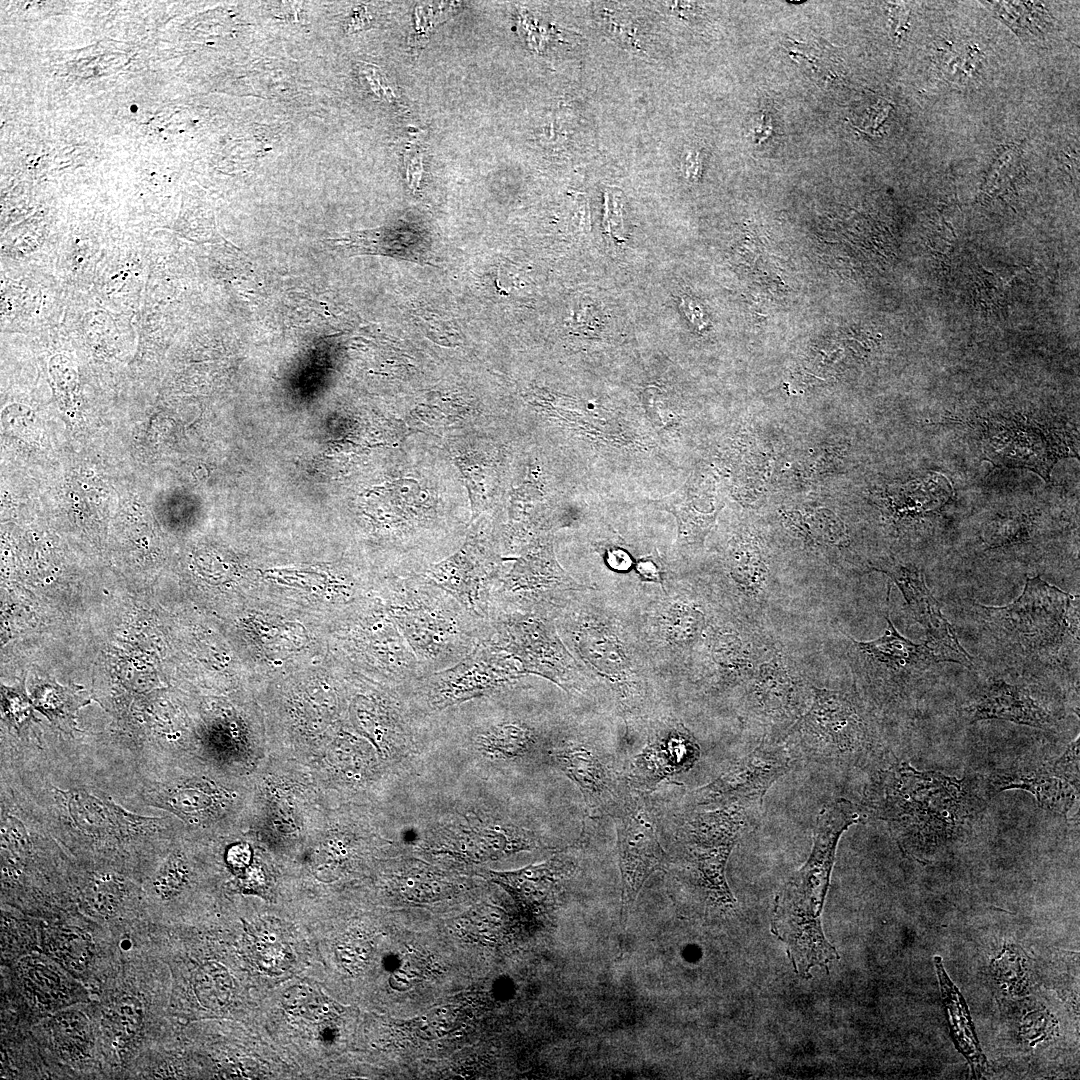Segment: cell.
<instances>
[{
  "label": "cell",
  "mask_w": 1080,
  "mask_h": 1080,
  "mask_svg": "<svg viewBox=\"0 0 1080 1080\" xmlns=\"http://www.w3.org/2000/svg\"><path fill=\"white\" fill-rule=\"evenodd\" d=\"M864 817L863 808L844 798L825 805L816 820L808 859L775 898L770 930L785 945L800 977L810 978L814 968L828 972L839 958L824 935L821 913L840 837Z\"/></svg>",
  "instance_id": "cell-1"
},
{
  "label": "cell",
  "mask_w": 1080,
  "mask_h": 1080,
  "mask_svg": "<svg viewBox=\"0 0 1080 1080\" xmlns=\"http://www.w3.org/2000/svg\"><path fill=\"white\" fill-rule=\"evenodd\" d=\"M983 638L1007 666L1055 671L1078 666L1079 605L1076 597L1039 576L1004 606L974 603Z\"/></svg>",
  "instance_id": "cell-2"
},
{
  "label": "cell",
  "mask_w": 1080,
  "mask_h": 1080,
  "mask_svg": "<svg viewBox=\"0 0 1080 1080\" xmlns=\"http://www.w3.org/2000/svg\"><path fill=\"white\" fill-rule=\"evenodd\" d=\"M976 800L965 780L901 763L877 776L865 806L908 853L924 857L960 836L979 808Z\"/></svg>",
  "instance_id": "cell-3"
},
{
  "label": "cell",
  "mask_w": 1080,
  "mask_h": 1080,
  "mask_svg": "<svg viewBox=\"0 0 1080 1080\" xmlns=\"http://www.w3.org/2000/svg\"><path fill=\"white\" fill-rule=\"evenodd\" d=\"M389 608L425 673L457 663L491 636L488 621L466 610L424 573L393 583Z\"/></svg>",
  "instance_id": "cell-4"
},
{
  "label": "cell",
  "mask_w": 1080,
  "mask_h": 1080,
  "mask_svg": "<svg viewBox=\"0 0 1080 1080\" xmlns=\"http://www.w3.org/2000/svg\"><path fill=\"white\" fill-rule=\"evenodd\" d=\"M762 806L730 804L684 817L676 839L690 886L706 909L726 912L735 906L726 865L740 838L758 826Z\"/></svg>",
  "instance_id": "cell-5"
},
{
  "label": "cell",
  "mask_w": 1080,
  "mask_h": 1080,
  "mask_svg": "<svg viewBox=\"0 0 1080 1080\" xmlns=\"http://www.w3.org/2000/svg\"><path fill=\"white\" fill-rule=\"evenodd\" d=\"M524 675L492 636L447 668L420 675L409 687L420 708L441 711L502 691Z\"/></svg>",
  "instance_id": "cell-6"
},
{
  "label": "cell",
  "mask_w": 1080,
  "mask_h": 1080,
  "mask_svg": "<svg viewBox=\"0 0 1080 1080\" xmlns=\"http://www.w3.org/2000/svg\"><path fill=\"white\" fill-rule=\"evenodd\" d=\"M498 535L490 521H478L457 551L424 572L466 610L485 621L494 591L506 572L499 554L501 536Z\"/></svg>",
  "instance_id": "cell-7"
},
{
  "label": "cell",
  "mask_w": 1080,
  "mask_h": 1080,
  "mask_svg": "<svg viewBox=\"0 0 1080 1080\" xmlns=\"http://www.w3.org/2000/svg\"><path fill=\"white\" fill-rule=\"evenodd\" d=\"M795 758L843 764L857 758L867 743L856 706L840 692L814 688L811 706L788 734Z\"/></svg>",
  "instance_id": "cell-8"
},
{
  "label": "cell",
  "mask_w": 1080,
  "mask_h": 1080,
  "mask_svg": "<svg viewBox=\"0 0 1080 1080\" xmlns=\"http://www.w3.org/2000/svg\"><path fill=\"white\" fill-rule=\"evenodd\" d=\"M796 760L787 743L763 742L710 783L694 790L689 804L700 810L763 803L768 789Z\"/></svg>",
  "instance_id": "cell-9"
},
{
  "label": "cell",
  "mask_w": 1080,
  "mask_h": 1080,
  "mask_svg": "<svg viewBox=\"0 0 1080 1080\" xmlns=\"http://www.w3.org/2000/svg\"><path fill=\"white\" fill-rule=\"evenodd\" d=\"M514 560L494 591L490 607L546 608L575 587L558 563L549 537L530 540Z\"/></svg>",
  "instance_id": "cell-10"
},
{
  "label": "cell",
  "mask_w": 1080,
  "mask_h": 1080,
  "mask_svg": "<svg viewBox=\"0 0 1080 1080\" xmlns=\"http://www.w3.org/2000/svg\"><path fill=\"white\" fill-rule=\"evenodd\" d=\"M617 818V846L621 872V923L624 926L648 877L667 865L653 820L638 800L627 798L613 815Z\"/></svg>",
  "instance_id": "cell-11"
},
{
  "label": "cell",
  "mask_w": 1080,
  "mask_h": 1080,
  "mask_svg": "<svg viewBox=\"0 0 1080 1080\" xmlns=\"http://www.w3.org/2000/svg\"><path fill=\"white\" fill-rule=\"evenodd\" d=\"M987 785L992 793L1007 789L1026 790L1035 796L1041 807L1065 816L1079 791V738L1056 759L992 773Z\"/></svg>",
  "instance_id": "cell-12"
},
{
  "label": "cell",
  "mask_w": 1080,
  "mask_h": 1080,
  "mask_svg": "<svg viewBox=\"0 0 1080 1080\" xmlns=\"http://www.w3.org/2000/svg\"><path fill=\"white\" fill-rule=\"evenodd\" d=\"M873 569L889 576L898 586L913 618L922 626L924 643L942 662L973 667L970 655L962 648L953 627L941 613L940 606L930 592L920 569L901 564Z\"/></svg>",
  "instance_id": "cell-13"
},
{
  "label": "cell",
  "mask_w": 1080,
  "mask_h": 1080,
  "mask_svg": "<svg viewBox=\"0 0 1080 1080\" xmlns=\"http://www.w3.org/2000/svg\"><path fill=\"white\" fill-rule=\"evenodd\" d=\"M553 756L579 788L592 813L613 816L626 801L623 778L607 754L585 742H568L558 747Z\"/></svg>",
  "instance_id": "cell-14"
},
{
  "label": "cell",
  "mask_w": 1080,
  "mask_h": 1080,
  "mask_svg": "<svg viewBox=\"0 0 1080 1080\" xmlns=\"http://www.w3.org/2000/svg\"><path fill=\"white\" fill-rule=\"evenodd\" d=\"M699 756V746L687 730L662 729L633 758L627 781L638 790L653 789L665 778L688 771Z\"/></svg>",
  "instance_id": "cell-15"
},
{
  "label": "cell",
  "mask_w": 1080,
  "mask_h": 1080,
  "mask_svg": "<svg viewBox=\"0 0 1080 1080\" xmlns=\"http://www.w3.org/2000/svg\"><path fill=\"white\" fill-rule=\"evenodd\" d=\"M656 508L671 513L678 526V542L702 545L714 525L723 502L718 497L711 479L691 476L672 494L652 503Z\"/></svg>",
  "instance_id": "cell-16"
},
{
  "label": "cell",
  "mask_w": 1080,
  "mask_h": 1080,
  "mask_svg": "<svg viewBox=\"0 0 1080 1080\" xmlns=\"http://www.w3.org/2000/svg\"><path fill=\"white\" fill-rule=\"evenodd\" d=\"M971 721L1001 719L1037 728H1049L1056 717L1036 700L1028 688L991 678L965 708Z\"/></svg>",
  "instance_id": "cell-17"
},
{
  "label": "cell",
  "mask_w": 1080,
  "mask_h": 1080,
  "mask_svg": "<svg viewBox=\"0 0 1080 1080\" xmlns=\"http://www.w3.org/2000/svg\"><path fill=\"white\" fill-rule=\"evenodd\" d=\"M884 633L867 642H852L870 664L883 668L898 680L916 681L941 663L939 657L925 643L916 644L901 635L892 621L886 617Z\"/></svg>",
  "instance_id": "cell-18"
},
{
  "label": "cell",
  "mask_w": 1080,
  "mask_h": 1080,
  "mask_svg": "<svg viewBox=\"0 0 1080 1080\" xmlns=\"http://www.w3.org/2000/svg\"><path fill=\"white\" fill-rule=\"evenodd\" d=\"M479 749L495 758L525 754L535 743V733L527 724L511 719L493 722L476 737Z\"/></svg>",
  "instance_id": "cell-19"
},
{
  "label": "cell",
  "mask_w": 1080,
  "mask_h": 1080,
  "mask_svg": "<svg viewBox=\"0 0 1080 1080\" xmlns=\"http://www.w3.org/2000/svg\"><path fill=\"white\" fill-rule=\"evenodd\" d=\"M935 963L941 983V989L943 998L946 1003L947 1010L950 1013L951 1024L955 1032L958 1045L961 1047L963 1053L968 1059H972L974 1063L982 1065L984 1063V1057L981 1053V1049L978 1046V1041L974 1034L973 1024L961 995L958 990L947 977L942 965L941 959L936 957Z\"/></svg>",
  "instance_id": "cell-20"
},
{
  "label": "cell",
  "mask_w": 1080,
  "mask_h": 1080,
  "mask_svg": "<svg viewBox=\"0 0 1080 1080\" xmlns=\"http://www.w3.org/2000/svg\"><path fill=\"white\" fill-rule=\"evenodd\" d=\"M563 864L554 859L541 865L529 866L504 875L506 883L526 901H539L549 896Z\"/></svg>",
  "instance_id": "cell-21"
},
{
  "label": "cell",
  "mask_w": 1080,
  "mask_h": 1080,
  "mask_svg": "<svg viewBox=\"0 0 1080 1080\" xmlns=\"http://www.w3.org/2000/svg\"><path fill=\"white\" fill-rule=\"evenodd\" d=\"M149 798L154 806L189 818H197L205 814L214 802L212 793L205 791L201 785H183L161 791L155 790L149 794Z\"/></svg>",
  "instance_id": "cell-22"
},
{
  "label": "cell",
  "mask_w": 1080,
  "mask_h": 1080,
  "mask_svg": "<svg viewBox=\"0 0 1080 1080\" xmlns=\"http://www.w3.org/2000/svg\"><path fill=\"white\" fill-rule=\"evenodd\" d=\"M1033 531L1032 519L1023 513L998 517L982 533L986 550L1006 548L1026 543Z\"/></svg>",
  "instance_id": "cell-23"
},
{
  "label": "cell",
  "mask_w": 1080,
  "mask_h": 1080,
  "mask_svg": "<svg viewBox=\"0 0 1080 1080\" xmlns=\"http://www.w3.org/2000/svg\"><path fill=\"white\" fill-rule=\"evenodd\" d=\"M994 979L1003 991L1021 994L1028 985L1025 954L1014 945L1006 946L991 965Z\"/></svg>",
  "instance_id": "cell-24"
},
{
  "label": "cell",
  "mask_w": 1080,
  "mask_h": 1080,
  "mask_svg": "<svg viewBox=\"0 0 1080 1080\" xmlns=\"http://www.w3.org/2000/svg\"><path fill=\"white\" fill-rule=\"evenodd\" d=\"M230 989V977L222 966L209 963L198 971L195 992L203 1006L210 1009L223 1007L228 1002Z\"/></svg>",
  "instance_id": "cell-25"
},
{
  "label": "cell",
  "mask_w": 1080,
  "mask_h": 1080,
  "mask_svg": "<svg viewBox=\"0 0 1080 1080\" xmlns=\"http://www.w3.org/2000/svg\"><path fill=\"white\" fill-rule=\"evenodd\" d=\"M283 999L287 1010L308 1018H324L331 1013L330 1005L305 987H292Z\"/></svg>",
  "instance_id": "cell-26"
},
{
  "label": "cell",
  "mask_w": 1080,
  "mask_h": 1080,
  "mask_svg": "<svg viewBox=\"0 0 1080 1080\" xmlns=\"http://www.w3.org/2000/svg\"><path fill=\"white\" fill-rule=\"evenodd\" d=\"M186 877L183 859L179 855H172L155 875L153 887L158 895L169 898L182 888Z\"/></svg>",
  "instance_id": "cell-27"
},
{
  "label": "cell",
  "mask_w": 1080,
  "mask_h": 1080,
  "mask_svg": "<svg viewBox=\"0 0 1080 1080\" xmlns=\"http://www.w3.org/2000/svg\"><path fill=\"white\" fill-rule=\"evenodd\" d=\"M35 703L46 715L60 719H69L77 707L69 690L53 687L41 689L35 696Z\"/></svg>",
  "instance_id": "cell-28"
},
{
  "label": "cell",
  "mask_w": 1080,
  "mask_h": 1080,
  "mask_svg": "<svg viewBox=\"0 0 1080 1080\" xmlns=\"http://www.w3.org/2000/svg\"><path fill=\"white\" fill-rule=\"evenodd\" d=\"M142 1015L140 1001L132 996L121 997L110 1010L113 1026L125 1035H132L140 1027Z\"/></svg>",
  "instance_id": "cell-29"
},
{
  "label": "cell",
  "mask_w": 1080,
  "mask_h": 1080,
  "mask_svg": "<svg viewBox=\"0 0 1080 1080\" xmlns=\"http://www.w3.org/2000/svg\"><path fill=\"white\" fill-rule=\"evenodd\" d=\"M93 906L101 914H111L120 902L118 885L107 879L98 880L92 887Z\"/></svg>",
  "instance_id": "cell-30"
},
{
  "label": "cell",
  "mask_w": 1080,
  "mask_h": 1080,
  "mask_svg": "<svg viewBox=\"0 0 1080 1080\" xmlns=\"http://www.w3.org/2000/svg\"><path fill=\"white\" fill-rule=\"evenodd\" d=\"M60 953L70 965L77 967L86 962L88 949H84L86 940L76 933H68L61 938Z\"/></svg>",
  "instance_id": "cell-31"
},
{
  "label": "cell",
  "mask_w": 1080,
  "mask_h": 1080,
  "mask_svg": "<svg viewBox=\"0 0 1080 1080\" xmlns=\"http://www.w3.org/2000/svg\"><path fill=\"white\" fill-rule=\"evenodd\" d=\"M59 1021V1028L57 1033L63 1037L66 1041L84 1040L85 1036L84 1022L80 1019H68L62 1018Z\"/></svg>",
  "instance_id": "cell-32"
},
{
  "label": "cell",
  "mask_w": 1080,
  "mask_h": 1080,
  "mask_svg": "<svg viewBox=\"0 0 1080 1080\" xmlns=\"http://www.w3.org/2000/svg\"><path fill=\"white\" fill-rule=\"evenodd\" d=\"M635 569L639 577L644 581L659 583L662 581L660 566L652 558L641 559L636 564Z\"/></svg>",
  "instance_id": "cell-33"
},
{
  "label": "cell",
  "mask_w": 1080,
  "mask_h": 1080,
  "mask_svg": "<svg viewBox=\"0 0 1080 1080\" xmlns=\"http://www.w3.org/2000/svg\"><path fill=\"white\" fill-rule=\"evenodd\" d=\"M608 560L609 565L616 570H626L631 564L628 555L623 550L618 549L610 551Z\"/></svg>",
  "instance_id": "cell-34"
},
{
  "label": "cell",
  "mask_w": 1080,
  "mask_h": 1080,
  "mask_svg": "<svg viewBox=\"0 0 1080 1080\" xmlns=\"http://www.w3.org/2000/svg\"><path fill=\"white\" fill-rule=\"evenodd\" d=\"M686 170L690 178H697L700 174L701 159L698 152H689L686 157Z\"/></svg>",
  "instance_id": "cell-35"
},
{
  "label": "cell",
  "mask_w": 1080,
  "mask_h": 1080,
  "mask_svg": "<svg viewBox=\"0 0 1080 1080\" xmlns=\"http://www.w3.org/2000/svg\"><path fill=\"white\" fill-rule=\"evenodd\" d=\"M248 856L244 851L237 850L229 854V862L234 866H242L247 863Z\"/></svg>",
  "instance_id": "cell-36"
}]
</instances>
